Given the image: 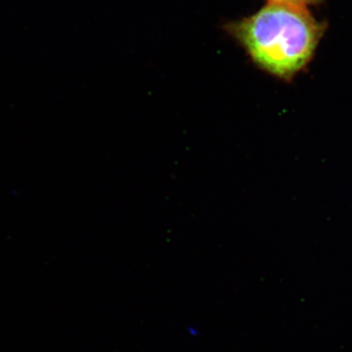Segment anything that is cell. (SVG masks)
Listing matches in <instances>:
<instances>
[{
  "mask_svg": "<svg viewBox=\"0 0 352 352\" xmlns=\"http://www.w3.org/2000/svg\"><path fill=\"white\" fill-rule=\"evenodd\" d=\"M259 69L283 80L314 57L324 27L305 6L270 2L258 12L226 25Z\"/></svg>",
  "mask_w": 352,
  "mask_h": 352,
  "instance_id": "obj_1",
  "label": "cell"
},
{
  "mask_svg": "<svg viewBox=\"0 0 352 352\" xmlns=\"http://www.w3.org/2000/svg\"><path fill=\"white\" fill-rule=\"evenodd\" d=\"M319 1L320 0H270V2H280V3L296 4V6H302L318 3Z\"/></svg>",
  "mask_w": 352,
  "mask_h": 352,
  "instance_id": "obj_2",
  "label": "cell"
}]
</instances>
